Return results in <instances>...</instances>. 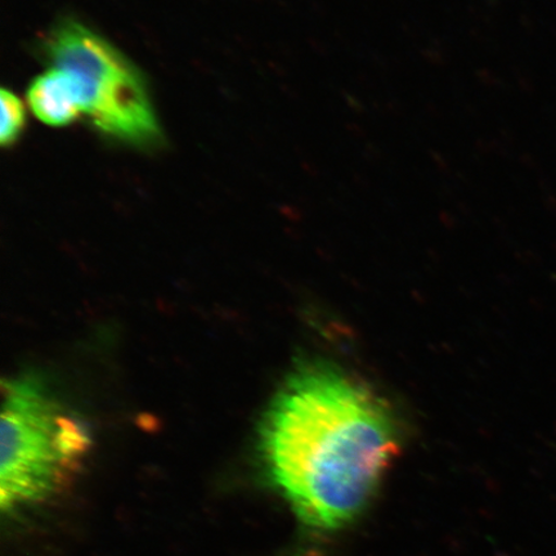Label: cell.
<instances>
[{"mask_svg": "<svg viewBox=\"0 0 556 556\" xmlns=\"http://www.w3.org/2000/svg\"><path fill=\"white\" fill-rule=\"evenodd\" d=\"M27 101L34 115L52 127H65L83 114L78 83L72 74L58 67L33 81Z\"/></svg>", "mask_w": 556, "mask_h": 556, "instance_id": "cell-4", "label": "cell"}, {"mask_svg": "<svg viewBox=\"0 0 556 556\" xmlns=\"http://www.w3.org/2000/svg\"><path fill=\"white\" fill-rule=\"evenodd\" d=\"M2 129H0V142L9 146L16 142L25 124V111L23 102L15 93L3 89L2 94Z\"/></svg>", "mask_w": 556, "mask_h": 556, "instance_id": "cell-5", "label": "cell"}, {"mask_svg": "<svg viewBox=\"0 0 556 556\" xmlns=\"http://www.w3.org/2000/svg\"><path fill=\"white\" fill-rule=\"evenodd\" d=\"M0 505L15 511L45 502L78 472L90 448L88 430L43 381H3Z\"/></svg>", "mask_w": 556, "mask_h": 556, "instance_id": "cell-2", "label": "cell"}, {"mask_svg": "<svg viewBox=\"0 0 556 556\" xmlns=\"http://www.w3.org/2000/svg\"><path fill=\"white\" fill-rule=\"evenodd\" d=\"M391 408L329 363L285 382L261 432L273 482L305 525L333 531L358 517L400 451Z\"/></svg>", "mask_w": 556, "mask_h": 556, "instance_id": "cell-1", "label": "cell"}, {"mask_svg": "<svg viewBox=\"0 0 556 556\" xmlns=\"http://www.w3.org/2000/svg\"><path fill=\"white\" fill-rule=\"evenodd\" d=\"M52 67L72 74L83 114L103 134L135 144H154L160 129L142 76L101 35L73 20L62 21L45 45Z\"/></svg>", "mask_w": 556, "mask_h": 556, "instance_id": "cell-3", "label": "cell"}]
</instances>
